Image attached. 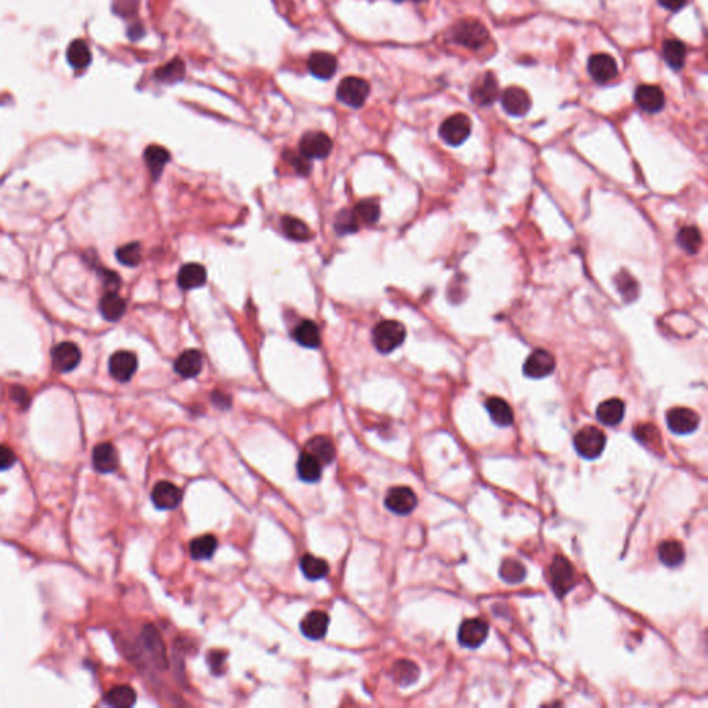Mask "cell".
Returning a JSON list of instances; mask_svg holds the SVG:
<instances>
[{"mask_svg": "<svg viewBox=\"0 0 708 708\" xmlns=\"http://www.w3.org/2000/svg\"><path fill=\"white\" fill-rule=\"evenodd\" d=\"M489 637V624L482 618L465 620L458 631V641L464 648L476 649L485 644Z\"/></svg>", "mask_w": 708, "mask_h": 708, "instance_id": "obj_10", "label": "cell"}, {"mask_svg": "<svg viewBox=\"0 0 708 708\" xmlns=\"http://www.w3.org/2000/svg\"><path fill=\"white\" fill-rule=\"evenodd\" d=\"M625 415V404L620 398H610L600 403L597 410V418L606 426L618 425Z\"/></svg>", "mask_w": 708, "mask_h": 708, "instance_id": "obj_23", "label": "cell"}, {"mask_svg": "<svg viewBox=\"0 0 708 708\" xmlns=\"http://www.w3.org/2000/svg\"><path fill=\"white\" fill-rule=\"evenodd\" d=\"M93 466L100 473H112L119 466L116 448L111 443H100L93 450Z\"/></svg>", "mask_w": 708, "mask_h": 708, "instance_id": "obj_21", "label": "cell"}, {"mask_svg": "<svg viewBox=\"0 0 708 708\" xmlns=\"http://www.w3.org/2000/svg\"><path fill=\"white\" fill-rule=\"evenodd\" d=\"M412 1H415V3H421V1H425V0H412Z\"/></svg>", "mask_w": 708, "mask_h": 708, "instance_id": "obj_55", "label": "cell"}, {"mask_svg": "<svg viewBox=\"0 0 708 708\" xmlns=\"http://www.w3.org/2000/svg\"><path fill=\"white\" fill-rule=\"evenodd\" d=\"M486 410L490 414L491 421L501 428L511 426L515 421L512 407L501 397H490L486 401Z\"/></svg>", "mask_w": 708, "mask_h": 708, "instance_id": "obj_25", "label": "cell"}, {"mask_svg": "<svg viewBox=\"0 0 708 708\" xmlns=\"http://www.w3.org/2000/svg\"><path fill=\"white\" fill-rule=\"evenodd\" d=\"M305 451L316 457L321 465H329L336 458V450L332 440L327 436H314L306 444Z\"/></svg>", "mask_w": 708, "mask_h": 708, "instance_id": "obj_27", "label": "cell"}, {"mask_svg": "<svg viewBox=\"0 0 708 708\" xmlns=\"http://www.w3.org/2000/svg\"><path fill=\"white\" fill-rule=\"evenodd\" d=\"M451 38L455 43L472 50H479L490 39L487 28L476 20H461L451 28Z\"/></svg>", "mask_w": 708, "mask_h": 708, "instance_id": "obj_1", "label": "cell"}, {"mask_svg": "<svg viewBox=\"0 0 708 708\" xmlns=\"http://www.w3.org/2000/svg\"><path fill=\"white\" fill-rule=\"evenodd\" d=\"M81 349L72 342L58 343L52 350V364L57 373H71L81 363Z\"/></svg>", "mask_w": 708, "mask_h": 708, "instance_id": "obj_12", "label": "cell"}, {"mask_svg": "<svg viewBox=\"0 0 708 708\" xmlns=\"http://www.w3.org/2000/svg\"><path fill=\"white\" fill-rule=\"evenodd\" d=\"M556 368L555 357L545 349H536L525 361L523 373L533 380H543L549 377Z\"/></svg>", "mask_w": 708, "mask_h": 708, "instance_id": "obj_11", "label": "cell"}, {"mask_svg": "<svg viewBox=\"0 0 708 708\" xmlns=\"http://www.w3.org/2000/svg\"><path fill=\"white\" fill-rule=\"evenodd\" d=\"M662 58L672 69H681L686 61V48L678 39H668L662 45Z\"/></svg>", "mask_w": 708, "mask_h": 708, "instance_id": "obj_36", "label": "cell"}, {"mask_svg": "<svg viewBox=\"0 0 708 708\" xmlns=\"http://www.w3.org/2000/svg\"><path fill=\"white\" fill-rule=\"evenodd\" d=\"M405 335V327L401 323L386 320L373 329V343L380 353L387 354L404 343Z\"/></svg>", "mask_w": 708, "mask_h": 708, "instance_id": "obj_2", "label": "cell"}, {"mask_svg": "<svg viewBox=\"0 0 708 708\" xmlns=\"http://www.w3.org/2000/svg\"><path fill=\"white\" fill-rule=\"evenodd\" d=\"M635 102L639 109L649 113H655L664 109L665 96L658 86L641 85L635 92Z\"/></svg>", "mask_w": 708, "mask_h": 708, "instance_id": "obj_20", "label": "cell"}, {"mask_svg": "<svg viewBox=\"0 0 708 708\" xmlns=\"http://www.w3.org/2000/svg\"><path fill=\"white\" fill-rule=\"evenodd\" d=\"M299 151L307 160H324L332 151V140L323 132H307L300 139Z\"/></svg>", "mask_w": 708, "mask_h": 708, "instance_id": "obj_9", "label": "cell"}, {"mask_svg": "<svg viewBox=\"0 0 708 708\" xmlns=\"http://www.w3.org/2000/svg\"><path fill=\"white\" fill-rule=\"evenodd\" d=\"M688 0H658V3L667 8V10H671V11H678L681 10L685 4H686Z\"/></svg>", "mask_w": 708, "mask_h": 708, "instance_id": "obj_54", "label": "cell"}, {"mask_svg": "<svg viewBox=\"0 0 708 708\" xmlns=\"http://www.w3.org/2000/svg\"><path fill=\"white\" fill-rule=\"evenodd\" d=\"M284 234L293 241H309L312 238L310 228L300 220L292 216H284L281 220Z\"/></svg>", "mask_w": 708, "mask_h": 708, "instance_id": "obj_42", "label": "cell"}, {"mask_svg": "<svg viewBox=\"0 0 708 708\" xmlns=\"http://www.w3.org/2000/svg\"><path fill=\"white\" fill-rule=\"evenodd\" d=\"M498 97V83L491 72L483 74L471 86V99L475 104L491 106Z\"/></svg>", "mask_w": 708, "mask_h": 708, "instance_id": "obj_14", "label": "cell"}, {"mask_svg": "<svg viewBox=\"0 0 708 708\" xmlns=\"http://www.w3.org/2000/svg\"><path fill=\"white\" fill-rule=\"evenodd\" d=\"M658 559L667 567H676L685 560V549L679 541L668 540L658 546Z\"/></svg>", "mask_w": 708, "mask_h": 708, "instance_id": "obj_34", "label": "cell"}, {"mask_svg": "<svg viewBox=\"0 0 708 708\" xmlns=\"http://www.w3.org/2000/svg\"><path fill=\"white\" fill-rule=\"evenodd\" d=\"M548 576L552 591L557 598H563L569 591L573 590L576 584V571L571 563L569 559L559 555L553 557L548 570Z\"/></svg>", "mask_w": 708, "mask_h": 708, "instance_id": "obj_3", "label": "cell"}, {"mask_svg": "<svg viewBox=\"0 0 708 708\" xmlns=\"http://www.w3.org/2000/svg\"><path fill=\"white\" fill-rule=\"evenodd\" d=\"M391 676L397 685L407 688L418 681L419 668L415 662L410 660H398L393 664Z\"/></svg>", "mask_w": 708, "mask_h": 708, "instance_id": "obj_29", "label": "cell"}, {"mask_svg": "<svg viewBox=\"0 0 708 708\" xmlns=\"http://www.w3.org/2000/svg\"><path fill=\"white\" fill-rule=\"evenodd\" d=\"M616 285L618 292L627 299L634 300L638 296V284L637 281L627 272H620L616 277Z\"/></svg>", "mask_w": 708, "mask_h": 708, "instance_id": "obj_46", "label": "cell"}, {"mask_svg": "<svg viewBox=\"0 0 708 708\" xmlns=\"http://www.w3.org/2000/svg\"><path fill=\"white\" fill-rule=\"evenodd\" d=\"M100 312L109 321H118L126 312V302L116 292H107L100 300Z\"/></svg>", "mask_w": 708, "mask_h": 708, "instance_id": "obj_33", "label": "cell"}, {"mask_svg": "<svg viewBox=\"0 0 708 708\" xmlns=\"http://www.w3.org/2000/svg\"><path fill=\"white\" fill-rule=\"evenodd\" d=\"M109 374L118 382H129L137 371V357L132 352L120 350L111 356Z\"/></svg>", "mask_w": 708, "mask_h": 708, "instance_id": "obj_13", "label": "cell"}, {"mask_svg": "<svg viewBox=\"0 0 708 708\" xmlns=\"http://www.w3.org/2000/svg\"><path fill=\"white\" fill-rule=\"evenodd\" d=\"M635 437L645 445L655 447L660 445V432L654 425H638L634 431Z\"/></svg>", "mask_w": 708, "mask_h": 708, "instance_id": "obj_47", "label": "cell"}, {"mask_svg": "<svg viewBox=\"0 0 708 708\" xmlns=\"http://www.w3.org/2000/svg\"><path fill=\"white\" fill-rule=\"evenodd\" d=\"M68 62L75 69H85L92 62V53L85 41L76 39L74 41L67 50Z\"/></svg>", "mask_w": 708, "mask_h": 708, "instance_id": "obj_38", "label": "cell"}, {"mask_svg": "<svg viewBox=\"0 0 708 708\" xmlns=\"http://www.w3.org/2000/svg\"><path fill=\"white\" fill-rule=\"evenodd\" d=\"M329 616L326 611L313 610L306 614L300 623L302 634L310 641H320L328 632Z\"/></svg>", "mask_w": 708, "mask_h": 708, "instance_id": "obj_18", "label": "cell"}, {"mask_svg": "<svg viewBox=\"0 0 708 708\" xmlns=\"http://www.w3.org/2000/svg\"><path fill=\"white\" fill-rule=\"evenodd\" d=\"M606 447V435L595 426H585L574 436V448L585 459H597Z\"/></svg>", "mask_w": 708, "mask_h": 708, "instance_id": "obj_6", "label": "cell"}, {"mask_svg": "<svg viewBox=\"0 0 708 708\" xmlns=\"http://www.w3.org/2000/svg\"><path fill=\"white\" fill-rule=\"evenodd\" d=\"M11 397L14 401H17L20 404V407L22 408H27L28 404H29V394L28 391L24 389V387H20V386H15L13 387L11 390Z\"/></svg>", "mask_w": 708, "mask_h": 708, "instance_id": "obj_51", "label": "cell"}, {"mask_svg": "<svg viewBox=\"0 0 708 708\" xmlns=\"http://www.w3.org/2000/svg\"><path fill=\"white\" fill-rule=\"evenodd\" d=\"M668 429L675 435H690L700 425V417L690 408L675 407L667 412Z\"/></svg>", "mask_w": 708, "mask_h": 708, "instance_id": "obj_7", "label": "cell"}, {"mask_svg": "<svg viewBox=\"0 0 708 708\" xmlns=\"http://www.w3.org/2000/svg\"><path fill=\"white\" fill-rule=\"evenodd\" d=\"M212 401H214V404L216 407L221 408V410H227L231 405V397L228 394H225V393H221V391H214L212 393Z\"/></svg>", "mask_w": 708, "mask_h": 708, "instance_id": "obj_53", "label": "cell"}, {"mask_svg": "<svg viewBox=\"0 0 708 708\" xmlns=\"http://www.w3.org/2000/svg\"><path fill=\"white\" fill-rule=\"evenodd\" d=\"M300 570L307 580L316 581V580H321V578L327 577L328 573H329V564H328L327 560H324L321 557L306 553L300 559Z\"/></svg>", "mask_w": 708, "mask_h": 708, "instance_id": "obj_31", "label": "cell"}, {"mask_svg": "<svg viewBox=\"0 0 708 708\" xmlns=\"http://www.w3.org/2000/svg\"><path fill=\"white\" fill-rule=\"evenodd\" d=\"M471 132H472V122L469 116H466L465 113H455L447 118L440 125L438 129L441 140L451 147H458L464 144L471 136Z\"/></svg>", "mask_w": 708, "mask_h": 708, "instance_id": "obj_5", "label": "cell"}, {"mask_svg": "<svg viewBox=\"0 0 708 708\" xmlns=\"http://www.w3.org/2000/svg\"><path fill=\"white\" fill-rule=\"evenodd\" d=\"M15 462H17L15 452L10 447L0 444V472L13 468Z\"/></svg>", "mask_w": 708, "mask_h": 708, "instance_id": "obj_49", "label": "cell"}, {"mask_svg": "<svg viewBox=\"0 0 708 708\" xmlns=\"http://www.w3.org/2000/svg\"><path fill=\"white\" fill-rule=\"evenodd\" d=\"M218 539L212 534H205L194 539L190 543V555L195 560L211 559L218 549Z\"/></svg>", "mask_w": 708, "mask_h": 708, "instance_id": "obj_35", "label": "cell"}, {"mask_svg": "<svg viewBox=\"0 0 708 708\" xmlns=\"http://www.w3.org/2000/svg\"><path fill=\"white\" fill-rule=\"evenodd\" d=\"M292 336L300 346L307 347V349H317L321 345L320 329L316 323H313L310 320H305V321L299 323L293 329Z\"/></svg>", "mask_w": 708, "mask_h": 708, "instance_id": "obj_28", "label": "cell"}, {"mask_svg": "<svg viewBox=\"0 0 708 708\" xmlns=\"http://www.w3.org/2000/svg\"><path fill=\"white\" fill-rule=\"evenodd\" d=\"M353 214L359 223H364V224L371 225L380 220L381 209L375 201L366 200V201H361L360 204H357V207L353 209Z\"/></svg>", "mask_w": 708, "mask_h": 708, "instance_id": "obj_43", "label": "cell"}, {"mask_svg": "<svg viewBox=\"0 0 708 708\" xmlns=\"http://www.w3.org/2000/svg\"><path fill=\"white\" fill-rule=\"evenodd\" d=\"M137 695L129 685H118L109 690L104 696V702L115 708L133 707L136 704Z\"/></svg>", "mask_w": 708, "mask_h": 708, "instance_id": "obj_32", "label": "cell"}, {"mask_svg": "<svg viewBox=\"0 0 708 708\" xmlns=\"http://www.w3.org/2000/svg\"><path fill=\"white\" fill-rule=\"evenodd\" d=\"M418 505L417 494L407 486H397L387 491L384 497V506L400 516L410 515Z\"/></svg>", "mask_w": 708, "mask_h": 708, "instance_id": "obj_8", "label": "cell"}, {"mask_svg": "<svg viewBox=\"0 0 708 708\" xmlns=\"http://www.w3.org/2000/svg\"><path fill=\"white\" fill-rule=\"evenodd\" d=\"M285 155H286L288 162L292 165L293 169L296 170V173H299L302 176H306L310 173L312 165L306 157H303L302 154H295V153H286Z\"/></svg>", "mask_w": 708, "mask_h": 708, "instance_id": "obj_48", "label": "cell"}, {"mask_svg": "<svg viewBox=\"0 0 708 708\" xmlns=\"http://www.w3.org/2000/svg\"><path fill=\"white\" fill-rule=\"evenodd\" d=\"M227 654L224 652H211L209 655H208V662H209V667L212 669V672L215 675H220L224 672V660H225Z\"/></svg>", "mask_w": 708, "mask_h": 708, "instance_id": "obj_50", "label": "cell"}, {"mask_svg": "<svg viewBox=\"0 0 708 708\" xmlns=\"http://www.w3.org/2000/svg\"><path fill=\"white\" fill-rule=\"evenodd\" d=\"M588 72L595 82L607 83L618 75V67L611 55L600 53L590 57Z\"/></svg>", "mask_w": 708, "mask_h": 708, "instance_id": "obj_16", "label": "cell"}, {"mask_svg": "<svg viewBox=\"0 0 708 708\" xmlns=\"http://www.w3.org/2000/svg\"><path fill=\"white\" fill-rule=\"evenodd\" d=\"M183 499V491L170 482H160L151 491V501L161 511L176 509Z\"/></svg>", "mask_w": 708, "mask_h": 708, "instance_id": "obj_17", "label": "cell"}, {"mask_svg": "<svg viewBox=\"0 0 708 708\" xmlns=\"http://www.w3.org/2000/svg\"><path fill=\"white\" fill-rule=\"evenodd\" d=\"M678 245L690 255H695L700 251L703 245V235L697 227H683L676 237Z\"/></svg>", "mask_w": 708, "mask_h": 708, "instance_id": "obj_39", "label": "cell"}, {"mask_svg": "<svg viewBox=\"0 0 708 708\" xmlns=\"http://www.w3.org/2000/svg\"><path fill=\"white\" fill-rule=\"evenodd\" d=\"M501 104L506 113L512 116H525L532 109V99L522 88H508L501 96Z\"/></svg>", "mask_w": 708, "mask_h": 708, "instance_id": "obj_15", "label": "cell"}, {"mask_svg": "<svg viewBox=\"0 0 708 708\" xmlns=\"http://www.w3.org/2000/svg\"><path fill=\"white\" fill-rule=\"evenodd\" d=\"M116 259L125 266H137L141 262V245L139 242H130L119 247L116 251Z\"/></svg>", "mask_w": 708, "mask_h": 708, "instance_id": "obj_44", "label": "cell"}, {"mask_svg": "<svg viewBox=\"0 0 708 708\" xmlns=\"http://www.w3.org/2000/svg\"><path fill=\"white\" fill-rule=\"evenodd\" d=\"M393 1H397V3H400V1H403V0H393Z\"/></svg>", "mask_w": 708, "mask_h": 708, "instance_id": "obj_56", "label": "cell"}, {"mask_svg": "<svg viewBox=\"0 0 708 708\" xmlns=\"http://www.w3.org/2000/svg\"><path fill=\"white\" fill-rule=\"evenodd\" d=\"M103 282L109 288V292H116V289L120 286V279H119L118 274L109 272V270H104L103 272Z\"/></svg>", "mask_w": 708, "mask_h": 708, "instance_id": "obj_52", "label": "cell"}, {"mask_svg": "<svg viewBox=\"0 0 708 708\" xmlns=\"http://www.w3.org/2000/svg\"><path fill=\"white\" fill-rule=\"evenodd\" d=\"M144 161L154 180L160 179L165 166L170 161V154L161 146H150L144 153Z\"/></svg>", "mask_w": 708, "mask_h": 708, "instance_id": "obj_30", "label": "cell"}, {"mask_svg": "<svg viewBox=\"0 0 708 708\" xmlns=\"http://www.w3.org/2000/svg\"><path fill=\"white\" fill-rule=\"evenodd\" d=\"M186 75V64L180 58H173L167 64L162 65L155 71V78L162 83H177L184 79Z\"/></svg>", "mask_w": 708, "mask_h": 708, "instance_id": "obj_37", "label": "cell"}, {"mask_svg": "<svg viewBox=\"0 0 708 708\" xmlns=\"http://www.w3.org/2000/svg\"><path fill=\"white\" fill-rule=\"evenodd\" d=\"M296 471H298V476L300 480H303L306 483H316L321 479L323 465L310 452L303 451L298 459Z\"/></svg>", "mask_w": 708, "mask_h": 708, "instance_id": "obj_24", "label": "cell"}, {"mask_svg": "<svg viewBox=\"0 0 708 708\" xmlns=\"http://www.w3.org/2000/svg\"><path fill=\"white\" fill-rule=\"evenodd\" d=\"M368 96L370 83L366 79L357 76H346L340 81L336 90L338 100L352 109H360Z\"/></svg>", "mask_w": 708, "mask_h": 708, "instance_id": "obj_4", "label": "cell"}, {"mask_svg": "<svg viewBox=\"0 0 708 708\" xmlns=\"http://www.w3.org/2000/svg\"><path fill=\"white\" fill-rule=\"evenodd\" d=\"M141 638H143L144 646L147 648V651L150 653L153 654L154 660L158 664H165L166 654H165L164 642H162V638L160 637V634L157 632V630L153 625H147L143 630Z\"/></svg>", "mask_w": 708, "mask_h": 708, "instance_id": "obj_40", "label": "cell"}, {"mask_svg": "<svg viewBox=\"0 0 708 708\" xmlns=\"http://www.w3.org/2000/svg\"><path fill=\"white\" fill-rule=\"evenodd\" d=\"M359 228H360V223L357 221V218L354 216L353 211H347V209H345V211H340V212L336 215V220H335V230H336V232H339L340 235L356 232Z\"/></svg>", "mask_w": 708, "mask_h": 708, "instance_id": "obj_45", "label": "cell"}, {"mask_svg": "<svg viewBox=\"0 0 708 708\" xmlns=\"http://www.w3.org/2000/svg\"><path fill=\"white\" fill-rule=\"evenodd\" d=\"M307 68L319 79H331L338 68L336 58L326 52H316L309 57Z\"/></svg>", "mask_w": 708, "mask_h": 708, "instance_id": "obj_22", "label": "cell"}, {"mask_svg": "<svg viewBox=\"0 0 708 708\" xmlns=\"http://www.w3.org/2000/svg\"><path fill=\"white\" fill-rule=\"evenodd\" d=\"M202 367H204L202 353L195 349L183 352L174 361V371L184 380L198 377L202 371Z\"/></svg>", "mask_w": 708, "mask_h": 708, "instance_id": "obj_19", "label": "cell"}, {"mask_svg": "<svg viewBox=\"0 0 708 708\" xmlns=\"http://www.w3.org/2000/svg\"><path fill=\"white\" fill-rule=\"evenodd\" d=\"M526 574H527L526 567L516 559L509 557L501 563L499 576L508 584H512V585L520 584L526 578Z\"/></svg>", "mask_w": 708, "mask_h": 708, "instance_id": "obj_41", "label": "cell"}, {"mask_svg": "<svg viewBox=\"0 0 708 708\" xmlns=\"http://www.w3.org/2000/svg\"><path fill=\"white\" fill-rule=\"evenodd\" d=\"M207 270L198 263H188L183 266L177 275L179 286L184 291L200 288L207 282Z\"/></svg>", "mask_w": 708, "mask_h": 708, "instance_id": "obj_26", "label": "cell"}]
</instances>
